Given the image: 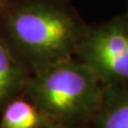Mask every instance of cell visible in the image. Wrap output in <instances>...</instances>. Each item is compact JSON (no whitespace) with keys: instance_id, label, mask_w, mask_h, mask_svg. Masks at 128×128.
Segmentation results:
<instances>
[{"instance_id":"1","label":"cell","mask_w":128,"mask_h":128,"mask_svg":"<svg viewBox=\"0 0 128 128\" xmlns=\"http://www.w3.org/2000/svg\"><path fill=\"white\" fill-rule=\"evenodd\" d=\"M88 27L74 11L43 1L18 6L8 19L12 42L36 73L74 58Z\"/></svg>"},{"instance_id":"2","label":"cell","mask_w":128,"mask_h":128,"mask_svg":"<svg viewBox=\"0 0 128 128\" xmlns=\"http://www.w3.org/2000/svg\"><path fill=\"white\" fill-rule=\"evenodd\" d=\"M29 100L50 126L78 127L91 122L102 97V86L92 70L72 58L40 70L28 80Z\"/></svg>"},{"instance_id":"3","label":"cell","mask_w":128,"mask_h":128,"mask_svg":"<svg viewBox=\"0 0 128 128\" xmlns=\"http://www.w3.org/2000/svg\"><path fill=\"white\" fill-rule=\"evenodd\" d=\"M76 59L92 70L102 86H128V16L88 27Z\"/></svg>"},{"instance_id":"4","label":"cell","mask_w":128,"mask_h":128,"mask_svg":"<svg viewBox=\"0 0 128 128\" xmlns=\"http://www.w3.org/2000/svg\"><path fill=\"white\" fill-rule=\"evenodd\" d=\"M92 128H128V86H102Z\"/></svg>"},{"instance_id":"5","label":"cell","mask_w":128,"mask_h":128,"mask_svg":"<svg viewBox=\"0 0 128 128\" xmlns=\"http://www.w3.org/2000/svg\"><path fill=\"white\" fill-rule=\"evenodd\" d=\"M28 80L25 67L0 40V106L25 88Z\"/></svg>"},{"instance_id":"6","label":"cell","mask_w":128,"mask_h":128,"mask_svg":"<svg viewBox=\"0 0 128 128\" xmlns=\"http://www.w3.org/2000/svg\"><path fill=\"white\" fill-rule=\"evenodd\" d=\"M50 126L29 99L10 100L3 111L0 128H45Z\"/></svg>"},{"instance_id":"7","label":"cell","mask_w":128,"mask_h":128,"mask_svg":"<svg viewBox=\"0 0 128 128\" xmlns=\"http://www.w3.org/2000/svg\"><path fill=\"white\" fill-rule=\"evenodd\" d=\"M45 128H59V127H54V126H47Z\"/></svg>"},{"instance_id":"8","label":"cell","mask_w":128,"mask_h":128,"mask_svg":"<svg viewBox=\"0 0 128 128\" xmlns=\"http://www.w3.org/2000/svg\"><path fill=\"white\" fill-rule=\"evenodd\" d=\"M74 128H84V127H82V126H78V127H74Z\"/></svg>"},{"instance_id":"9","label":"cell","mask_w":128,"mask_h":128,"mask_svg":"<svg viewBox=\"0 0 128 128\" xmlns=\"http://www.w3.org/2000/svg\"><path fill=\"white\" fill-rule=\"evenodd\" d=\"M1 4H2V0H0V6H1Z\"/></svg>"},{"instance_id":"10","label":"cell","mask_w":128,"mask_h":128,"mask_svg":"<svg viewBox=\"0 0 128 128\" xmlns=\"http://www.w3.org/2000/svg\"><path fill=\"white\" fill-rule=\"evenodd\" d=\"M126 14H127V16H128V10H127V13H126Z\"/></svg>"}]
</instances>
